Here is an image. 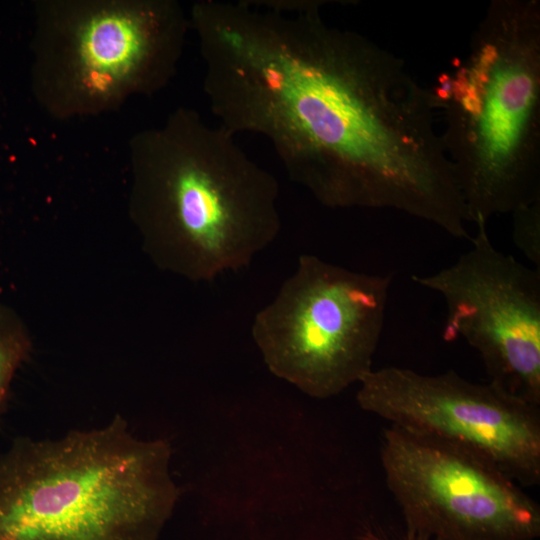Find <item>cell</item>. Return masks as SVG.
I'll list each match as a JSON object with an SVG mask.
<instances>
[{"label":"cell","instance_id":"30bf717a","mask_svg":"<svg viewBox=\"0 0 540 540\" xmlns=\"http://www.w3.org/2000/svg\"><path fill=\"white\" fill-rule=\"evenodd\" d=\"M27 352L22 332L0 309V416L6 406L13 376Z\"/></svg>","mask_w":540,"mask_h":540},{"label":"cell","instance_id":"52a82bcc","mask_svg":"<svg viewBox=\"0 0 540 540\" xmlns=\"http://www.w3.org/2000/svg\"><path fill=\"white\" fill-rule=\"evenodd\" d=\"M381 465L400 507L405 540H534L540 508L490 461L389 425Z\"/></svg>","mask_w":540,"mask_h":540},{"label":"cell","instance_id":"7c38bea8","mask_svg":"<svg viewBox=\"0 0 540 540\" xmlns=\"http://www.w3.org/2000/svg\"><path fill=\"white\" fill-rule=\"evenodd\" d=\"M357 540H389L385 538L384 536H381L371 530H366L364 533H362Z\"/></svg>","mask_w":540,"mask_h":540},{"label":"cell","instance_id":"3957f363","mask_svg":"<svg viewBox=\"0 0 540 540\" xmlns=\"http://www.w3.org/2000/svg\"><path fill=\"white\" fill-rule=\"evenodd\" d=\"M431 94L471 223L540 199V1L492 0Z\"/></svg>","mask_w":540,"mask_h":540},{"label":"cell","instance_id":"ba28073f","mask_svg":"<svg viewBox=\"0 0 540 540\" xmlns=\"http://www.w3.org/2000/svg\"><path fill=\"white\" fill-rule=\"evenodd\" d=\"M361 409L389 425L470 451L521 486L540 482V411L492 382L388 366L359 382Z\"/></svg>","mask_w":540,"mask_h":540},{"label":"cell","instance_id":"277c9868","mask_svg":"<svg viewBox=\"0 0 540 540\" xmlns=\"http://www.w3.org/2000/svg\"><path fill=\"white\" fill-rule=\"evenodd\" d=\"M190 108L131 139L148 222L196 280L247 267L281 230L279 183Z\"/></svg>","mask_w":540,"mask_h":540},{"label":"cell","instance_id":"6da1fadb","mask_svg":"<svg viewBox=\"0 0 540 540\" xmlns=\"http://www.w3.org/2000/svg\"><path fill=\"white\" fill-rule=\"evenodd\" d=\"M325 3L192 5L218 125L265 137L326 207L393 209L465 239L470 219L431 91L393 52L327 23Z\"/></svg>","mask_w":540,"mask_h":540},{"label":"cell","instance_id":"7a4b0ae2","mask_svg":"<svg viewBox=\"0 0 540 540\" xmlns=\"http://www.w3.org/2000/svg\"><path fill=\"white\" fill-rule=\"evenodd\" d=\"M171 447L120 415L57 439L20 437L0 454V540H158L180 489Z\"/></svg>","mask_w":540,"mask_h":540},{"label":"cell","instance_id":"8992f818","mask_svg":"<svg viewBox=\"0 0 540 540\" xmlns=\"http://www.w3.org/2000/svg\"><path fill=\"white\" fill-rule=\"evenodd\" d=\"M391 281L300 255L251 325L269 371L317 399L359 383L373 370Z\"/></svg>","mask_w":540,"mask_h":540},{"label":"cell","instance_id":"8fae6325","mask_svg":"<svg viewBox=\"0 0 540 540\" xmlns=\"http://www.w3.org/2000/svg\"><path fill=\"white\" fill-rule=\"evenodd\" d=\"M512 238L516 247L540 269V199L512 214Z\"/></svg>","mask_w":540,"mask_h":540},{"label":"cell","instance_id":"9c48e42d","mask_svg":"<svg viewBox=\"0 0 540 540\" xmlns=\"http://www.w3.org/2000/svg\"><path fill=\"white\" fill-rule=\"evenodd\" d=\"M455 263L412 280L443 297L442 337L464 339L490 382L540 407V269L498 250L486 225Z\"/></svg>","mask_w":540,"mask_h":540},{"label":"cell","instance_id":"5b68a950","mask_svg":"<svg viewBox=\"0 0 540 540\" xmlns=\"http://www.w3.org/2000/svg\"><path fill=\"white\" fill-rule=\"evenodd\" d=\"M189 15L173 0L44 2L37 32L36 89L59 118L117 108L174 77Z\"/></svg>","mask_w":540,"mask_h":540}]
</instances>
